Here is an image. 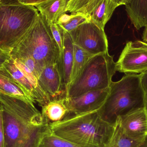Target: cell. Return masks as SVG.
Returning a JSON list of instances; mask_svg holds the SVG:
<instances>
[{
	"instance_id": "cell-1",
	"label": "cell",
	"mask_w": 147,
	"mask_h": 147,
	"mask_svg": "<svg viewBox=\"0 0 147 147\" xmlns=\"http://www.w3.org/2000/svg\"><path fill=\"white\" fill-rule=\"evenodd\" d=\"M5 147H38L51 132L49 123L34 103L0 93Z\"/></svg>"
},
{
	"instance_id": "cell-8",
	"label": "cell",
	"mask_w": 147,
	"mask_h": 147,
	"mask_svg": "<svg viewBox=\"0 0 147 147\" xmlns=\"http://www.w3.org/2000/svg\"><path fill=\"white\" fill-rule=\"evenodd\" d=\"M116 65L117 71L126 74L147 71V43L141 40L127 42Z\"/></svg>"
},
{
	"instance_id": "cell-34",
	"label": "cell",
	"mask_w": 147,
	"mask_h": 147,
	"mask_svg": "<svg viewBox=\"0 0 147 147\" xmlns=\"http://www.w3.org/2000/svg\"><path fill=\"white\" fill-rule=\"evenodd\" d=\"M1 0H0V3H1Z\"/></svg>"
},
{
	"instance_id": "cell-14",
	"label": "cell",
	"mask_w": 147,
	"mask_h": 147,
	"mask_svg": "<svg viewBox=\"0 0 147 147\" xmlns=\"http://www.w3.org/2000/svg\"><path fill=\"white\" fill-rule=\"evenodd\" d=\"M69 0H47L35 6L48 26L57 23L60 17L66 13Z\"/></svg>"
},
{
	"instance_id": "cell-33",
	"label": "cell",
	"mask_w": 147,
	"mask_h": 147,
	"mask_svg": "<svg viewBox=\"0 0 147 147\" xmlns=\"http://www.w3.org/2000/svg\"><path fill=\"white\" fill-rule=\"evenodd\" d=\"M145 106L146 109H147V92H145Z\"/></svg>"
},
{
	"instance_id": "cell-5",
	"label": "cell",
	"mask_w": 147,
	"mask_h": 147,
	"mask_svg": "<svg viewBox=\"0 0 147 147\" xmlns=\"http://www.w3.org/2000/svg\"><path fill=\"white\" fill-rule=\"evenodd\" d=\"M39 14L32 5L18 2L0 3V49L10 53Z\"/></svg>"
},
{
	"instance_id": "cell-6",
	"label": "cell",
	"mask_w": 147,
	"mask_h": 147,
	"mask_svg": "<svg viewBox=\"0 0 147 147\" xmlns=\"http://www.w3.org/2000/svg\"><path fill=\"white\" fill-rule=\"evenodd\" d=\"M116 71V63L109 52L94 55L70 84L65 97H75L88 92L109 88Z\"/></svg>"
},
{
	"instance_id": "cell-26",
	"label": "cell",
	"mask_w": 147,
	"mask_h": 147,
	"mask_svg": "<svg viewBox=\"0 0 147 147\" xmlns=\"http://www.w3.org/2000/svg\"><path fill=\"white\" fill-rule=\"evenodd\" d=\"M11 59L10 53L0 49V68L2 67L5 63Z\"/></svg>"
},
{
	"instance_id": "cell-4",
	"label": "cell",
	"mask_w": 147,
	"mask_h": 147,
	"mask_svg": "<svg viewBox=\"0 0 147 147\" xmlns=\"http://www.w3.org/2000/svg\"><path fill=\"white\" fill-rule=\"evenodd\" d=\"M10 54L12 58L21 56L32 57L42 68L59 62L58 46L49 26L40 14Z\"/></svg>"
},
{
	"instance_id": "cell-17",
	"label": "cell",
	"mask_w": 147,
	"mask_h": 147,
	"mask_svg": "<svg viewBox=\"0 0 147 147\" xmlns=\"http://www.w3.org/2000/svg\"><path fill=\"white\" fill-rule=\"evenodd\" d=\"M42 108L41 114L49 123L62 121L70 115L65 97L52 99Z\"/></svg>"
},
{
	"instance_id": "cell-28",
	"label": "cell",
	"mask_w": 147,
	"mask_h": 147,
	"mask_svg": "<svg viewBox=\"0 0 147 147\" xmlns=\"http://www.w3.org/2000/svg\"><path fill=\"white\" fill-rule=\"evenodd\" d=\"M140 82L144 92H147V71L140 74Z\"/></svg>"
},
{
	"instance_id": "cell-15",
	"label": "cell",
	"mask_w": 147,
	"mask_h": 147,
	"mask_svg": "<svg viewBox=\"0 0 147 147\" xmlns=\"http://www.w3.org/2000/svg\"><path fill=\"white\" fill-rule=\"evenodd\" d=\"M117 7L113 0H96L89 16L90 20L104 29Z\"/></svg>"
},
{
	"instance_id": "cell-24",
	"label": "cell",
	"mask_w": 147,
	"mask_h": 147,
	"mask_svg": "<svg viewBox=\"0 0 147 147\" xmlns=\"http://www.w3.org/2000/svg\"><path fill=\"white\" fill-rule=\"evenodd\" d=\"M49 26L53 38L58 46L60 58L63 51L64 31L58 23H51Z\"/></svg>"
},
{
	"instance_id": "cell-10",
	"label": "cell",
	"mask_w": 147,
	"mask_h": 147,
	"mask_svg": "<svg viewBox=\"0 0 147 147\" xmlns=\"http://www.w3.org/2000/svg\"><path fill=\"white\" fill-rule=\"evenodd\" d=\"M126 135L136 140L147 138V110L139 109L117 117Z\"/></svg>"
},
{
	"instance_id": "cell-13",
	"label": "cell",
	"mask_w": 147,
	"mask_h": 147,
	"mask_svg": "<svg viewBox=\"0 0 147 147\" xmlns=\"http://www.w3.org/2000/svg\"><path fill=\"white\" fill-rule=\"evenodd\" d=\"M74 45L69 34L64 31L63 51L59 58V64L65 93L71 80L74 62Z\"/></svg>"
},
{
	"instance_id": "cell-18",
	"label": "cell",
	"mask_w": 147,
	"mask_h": 147,
	"mask_svg": "<svg viewBox=\"0 0 147 147\" xmlns=\"http://www.w3.org/2000/svg\"><path fill=\"white\" fill-rule=\"evenodd\" d=\"M131 23L139 30L147 24V0H132L125 6Z\"/></svg>"
},
{
	"instance_id": "cell-30",
	"label": "cell",
	"mask_w": 147,
	"mask_h": 147,
	"mask_svg": "<svg viewBox=\"0 0 147 147\" xmlns=\"http://www.w3.org/2000/svg\"><path fill=\"white\" fill-rule=\"evenodd\" d=\"M145 27V29L143 31V35H142V39L143 41L147 43V24Z\"/></svg>"
},
{
	"instance_id": "cell-29",
	"label": "cell",
	"mask_w": 147,
	"mask_h": 147,
	"mask_svg": "<svg viewBox=\"0 0 147 147\" xmlns=\"http://www.w3.org/2000/svg\"><path fill=\"white\" fill-rule=\"evenodd\" d=\"M113 1L118 6V7H119L121 5H124L126 6L127 5L132 1V0H113Z\"/></svg>"
},
{
	"instance_id": "cell-16",
	"label": "cell",
	"mask_w": 147,
	"mask_h": 147,
	"mask_svg": "<svg viewBox=\"0 0 147 147\" xmlns=\"http://www.w3.org/2000/svg\"><path fill=\"white\" fill-rule=\"evenodd\" d=\"M1 93L16 97L33 103H35L3 67L0 68Z\"/></svg>"
},
{
	"instance_id": "cell-7",
	"label": "cell",
	"mask_w": 147,
	"mask_h": 147,
	"mask_svg": "<svg viewBox=\"0 0 147 147\" xmlns=\"http://www.w3.org/2000/svg\"><path fill=\"white\" fill-rule=\"evenodd\" d=\"M68 33L74 45L90 54L96 55L109 52L104 29L90 21L82 23Z\"/></svg>"
},
{
	"instance_id": "cell-32",
	"label": "cell",
	"mask_w": 147,
	"mask_h": 147,
	"mask_svg": "<svg viewBox=\"0 0 147 147\" xmlns=\"http://www.w3.org/2000/svg\"><path fill=\"white\" fill-rule=\"evenodd\" d=\"M139 147H147V138Z\"/></svg>"
},
{
	"instance_id": "cell-35",
	"label": "cell",
	"mask_w": 147,
	"mask_h": 147,
	"mask_svg": "<svg viewBox=\"0 0 147 147\" xmlns=\"http://www.w3.org/2000/svg\"></svg>"
},
{
	"instance_id": "cell-12",
	"label": "cell",
	"mask_w": 147,
	"mask_h": 147,
	"mask_svg": "<svg viewBox=\"0 0 147 147\" xmlns=\"http://www.w3.org/2000/svg\"><path fill=\"white\" fill-rule=\"evenodd\" d=\"M3 67L8 71L13 79L22 87L35 103L38 102L41 107L47 103L40 95L27 77L15 64L13 59L11 57L10 59L4 64Z\"/></svg>"
},
{
	"instance_id": "cell-31",
	"label": "cell",
	"mask_w": 147,
	"mask_h": 147,
	"mask_svg": "<svg viewBox=\"0 0 147 147\" xmlns=\"http://www.w3.org/2000/svg\"><path fill=\"white\" fill-rule=\"evenodd\" d=\"M18 0H1V3H10L16 2Z\"/></svg>"
},
{
	"instance_id": "cell-20",
	"label": "cell",
	"mask_w": 147,
	"mask_h": 147,
	"mask_svg": "<svg viewBox=\"0 0 147 147\" xmlns=\"http://www.w3.org/2000/svg\"><path fill=\"white\" fill-rule=\"evenodd\" d=\"M94 55L85 51L74 45V62L70 84L78 76L87 61Z\"/></svg>"
},
{
	"instance_id": "cell-2",
	"label": "cell",
	"mask_w": 147,
	"mask_h": 147,
	"mask_svg": "<svg viewBox=\"0 0 147 147\" xmlns=\"http://www.w3.org/2000/svg\"><path fill=\"white\" fill-rule=\"evenodd\" d=\"M98 109L70 114L62 121L49 123L51 132L80 147H106L113 136L115 123L105 121Z\"/></svg>"
},
{
	"instance_id": "cell-11",
	"label": "cell",
	"mask_w": 147,
	"mask_h": 147,
	"mask_svg": "<svg viewBox=\"0 0 147 147\" xmlns=\"http://www.w3.org/2000/svg\"><path fill=\"white\" fill-rule=\"evenodd\" d=\"M38 80L41 88L51 100L57 98V97L63 92V87L65 88L59 62L43 67L38 77Z\"/></svg>"
},
{
	"instance_id": "cell-3",
	"label": "cell",
	"mask_w": 147,
	"mask_h": 147,
	"mask_svg": "<svg viewBox=\"0 0 147 147\" xmlns=\"http://www.w3.org/2000/svg\"><path fill=\"white\" fill-rule=\"evenodd\" d=\"M145 93L140 82V74H127L110 86L105 102L98 109L102 118L115 123L118 117L146 108Z\"/></svg>"
},
{
	"instance_id": "cell-21",
	"label": "cell",
	"mask_w": 147,
	"mask_h": 147,
	"mask_svg": "<svg viewBox=\"0 0 147 147\" xmlns=\"http://www.w3.org/2000/svg\"><path fill=\"white\" fill-rule=\"evenodd\" d=\"M88 21H90L89 19L82 14H71L68 15L65 13L60 17L57 23L64 31L69 32Z\"/></svg>"
},
{
	"instance_id": "cell-27",
	"label": "cell",
	"mask_w": 147,
	"mask_h": 147,
	"mask_svg": "<svg viewBox=\"0 0 147 147\" xmlns=\"http://www.w3.org/2000/svg\"><path fill=\"white\" fill-rule=\"evenodd\" d=\"M46 1L47 0H18L17 2L22 4L32 5L35 7L36 5Z\"/></svg>"
},
{
	"instance_id": "cell-19",
	"label": "cell",
	"mask_w": 147,
	"mask_h": 147,
	"mask_svg": "<svg viewBox=\"0 0 147 147\" xmlns=\"http://www.w3.org/2000/svg\"><path fill=\"white\" fill-rule=\"evenodd\" d=\"M115 130L109 143L106 147H139L145 140H136L127 135L118 118L115 123Z\"/></svg>"
},
{
	"instance_id": "cell-25",
	"label": "cell",
	"mask_w": 147,
	"mask_h": 147,
	"mask_svg": "<svg viewBox=\"0 0 147 147\" xmlns=\"http://www.w3.org/2000/svg\"><path fill=\"white\" fill-rule=\"evenodd\" d=\"M0 147H5V137L3 118L2 109L0 105Z\"/></svg>"
},
{
	"instance_id": "cell-9",
	"label": "cell",
	"mask_w": 147,
	"mask_h": 147,
	"mask_svg": "<svg viewBox=\"0 0 147 147\" xmlns=\"http://www.w3.org/2000/svg\"><path fill=\"white\" fill-rule=\"evenodd\" d=\"M109 91V87L88 92L75 97L65 96L70 114H80L99 109L105 102Z\"/></svg>"
},
{
	"instance_id": "cell-23",
	"label": "cell",
	"mask_w": 147,
	"mask_h": 147,
	"mask_svg": "<svg viewBox=\"0 0 147 147\" xmlns=\"http://www.w3.org/2000/svg\"><path fill=\"white\" fill-rule=\"evenodd\" d=\"M38 147H80L53 134L51 132L43 136Z\"/></svg>"
},
{
	"instance_id": "cell-22",
	"label": "cell",
	"mask_w": 147,
	"mask_h": 147,
	"mask_svg": "<svg viewBox=\"0 0 147 147\" xmlns=\"http://www.w3.org/2000/svg\"><path fill=\"white\" fill-rule=\"evenodd\" d=\"M96 0H69L66 12L71 14L80 13L89 18L92 7Z\"/></svg>"
}]
</instances>
